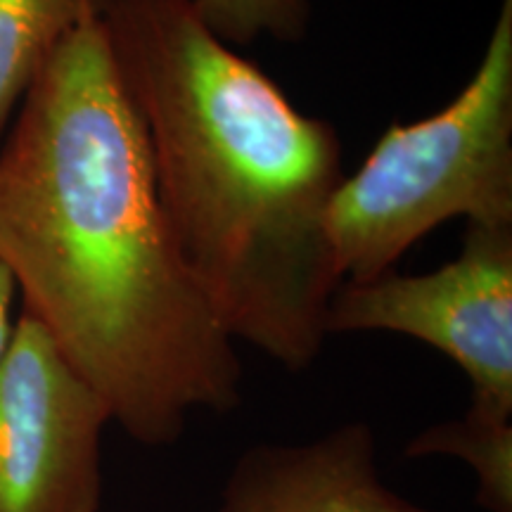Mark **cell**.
I'll use <instances>...</instances> for the list:
<instances>
[{"label": "cell", "instance_id": "52a82bcc", "mask_svg": "<svg viewBox=\"0 0 512 512\" xmlns=\"http://www.w3.org/2000/svg\"><path fill=\"white\" fill-rule=\"evenodd\" d=\"M110 0H0V126L57 46Z\"/></svg>", "mask_w": 512, "mask_h": 512}, {"label": "cell", "instance_id": "277c9868", "mask_svg": "<svg viewBox=\"0 0 512 512\" xmlns=\"http://www.w3.org/2000/svg\"><path fill=\"white\" fill-rule=\"evenodd\" d=\"M328 335L396 332L439 349L472 382V399L512 408V226L467 223L451 264L342 283Z\"/></svg>", "mask_w": 512, "mask_h": 512}, {"label": "cell", "instance_id": "30bf717a", "mask_svg": "<svg viewBox=\"0 0 512 512\" xmlns=\"http://www.w3.org/2000/svg\"><path fill=\"white\" fill-rule=\"evenodd\" d=\"M15 292H17L15 280H12L8 266L0 261V363H3L5 354H8L12 332H15V323H17V320H12V302H15Z\"/></svg>", "mask_w": 512, "mask_h": 512}, {"label": "cell", "instance_id": "8992f818", "mask_svg": "<svg viewBox=\"0 0 512 512\" xmlns=\"http://www.w3.org/2000/svg\"><path fill=\"white\" fill-rule=\"evenodd\" d=\"M216 512H434L382 482L375 434L349 422L306 444L242 453Z\"/></svg>", "mask_w": 512, "mask_h": 512}, {"label": "cell", "instance_id": "9c48e42d", "mask_svg": "<svg viewBox=\"0 0 512 512\" xmlns=\"http://www.w3.org/2000/svg\"><path fill=\"white\" fill-rule=\"evenodd\" d=\"M223 43L247 46L261 36L297 41L309 24L306 0H192Z\"/></svg>", "mask_w": 512, "mask_h": 512}, {"label": "cell", "instance_id": "6da1fadb", "mask_svg": "<svg viewBox=\"0 0 512 512\" xmlns=\"http://www.w3.org/2000/svg\"><path fill=\"white\" fill-rule=\"evenodd\" d=\"M0 261L24 313L138 444L240 403L235 342L183 264L102 17L74 29L0 147Z\"/></svg>", "mask_w": 512, "mask_h": 512}, {"label": "cell", "instance_id": "ba28073f", "mask_svg": "<svg viewBox=\"0 0 512 512\" xmlns=\"http://www.w3.org/2000/svg\"><path fill=\"white\" fill-rule=\"evenodd\" d=\"M406 456L465 460L477 477V503L486 512H512V408L472 399L463 418L420 432Z\"/></svg>", "mask_w": 512, "mask_h": 512}, {"label": "cell", "instance_id": "7a4b0ae2", "mask_svg": "<svg viewBox=\"0 0 512 512\" xmlns=\"http://www.w3.org/2000/svg\"><path fill=\"white\" fill-rule=\"evenodd\" d=\"M102 24L171 235L216 320L287 370L311 366L342 285L325 228L344 178L335 126L299 112L192 0H110Z\"/></svg>", "mask_w": 512, "mask_h": 512}, {"label": "cell", "instance_id": "3957f363", "mask_svg": "<svg viewBox=\"0 0 512 512\" xmlns=\"http://www.w3.org/2000/svg\"><path fill=\"white\" fill-rule=\"evenodd\" d=\"M512 226V0L472 81L444 110L392 124L328 207L339 280L368 283L439 223Z\"/></svg>", "mask_w": 512, "mask_h": 512}, {"label": "cell", "instance_id": "5b68a950", "mask_svg": "<svg viewBox=\"0 0 512 512\" xmlns=\"http://www.w3.org/2000/svg\"><path fill=\"white\" fill-rule=\"evenodd\" d=\"M105 401L22 311L0 363V512H100Z\"/></svg>", "mask_w": 512, "mask_h": 512}]
</instances>
